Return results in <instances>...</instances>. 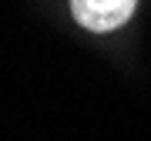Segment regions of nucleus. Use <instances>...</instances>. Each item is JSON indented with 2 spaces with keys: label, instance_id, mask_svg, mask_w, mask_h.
<instances>
[{
  "label": "nucleus",
  "instance_id": "obj_1",
  "mask_svg": "<svg viewBox=\"0 0 151 141\" xmlns=\"http://www.w3.org/2000/svg\"><path fill=\"white\" fill-rule=\"evenodd\" d=\"M138 0H70V14L84 30L108 34L131 20Z\"/></svg>",
  "mask_w": 151,
  "mask_h": 141
}]
</instances>
